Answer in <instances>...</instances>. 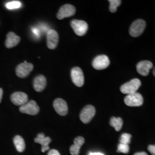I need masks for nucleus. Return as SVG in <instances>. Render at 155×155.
Instances as JSON below:
<instances>
[{"label":"nucleus","instance_id":"12","mask_svg":"<svg viewBox=\"0 0 155 155\" xmlns=\"http://www.w3.org/2000/svg\"><path fill=\"white\" fill-rule=\"evenodd\" d=\"M54 107L56 113L61 116H64L68 113V106L66 102L61 98H57L54 102Z\"/></svg>","mask_w":155,"mask_h":155},{"label":"nucleus","instance_id":"23","mask_svg":"<svg viewBox=\"0 0 155 155\" xmlns=\"http://www.w3.org/2000/svg\"><path fill=\"white\" fill-rule=\"evenodd\" d=\"M131 137H132L131 134L128 133H123L121 136L120 140V143L129 145V144L130 143Z\"/></svg>","mask_w":155,"mask_h":155},{"label":"nucleus","instance_id":"6","mask_svg":"<svg viewBox=\"0 0 155 155\" xmlns=\"http://www.w3.org/2000/svg\"><path fill=\"white\" fill-rule=\"evenodd\" d=\"M95 114V109L93 106H86L80 114V119L84 124H88Z\"/></svg>","mask_w":155,"mask_h":155},{"label":"nucleus","instance_id":"29","mask_svg":"<svg viewBox=\"0 0 155 155\" xmlns=\"http://www.w3.org/2000/svg\"><path fill=\"white\" fill-rule=\"evenodd\" d=\"M134 155H148L146 152H137L134 153Z\"/></svg>","mask_w":155,"mask_h":155},{"label":"nucleus","instance_id":"21","mask_svg":"<svg viewBox=\"0 0 155 155\" xmlns=\"http://www.w3.org/2000/svg\"><path fill=\"white\" fill-rule=\"evenodd\" d=\"M6 7L7 9H10V10H13V9H18L21 7L22 4L21 2L18 1H13L11 2H8V3L6 4Z\"/></svg>","mask_w":155,"mask_h":155},{"label":"nucleus","instance_id":"15","mask_svg":"<svg viewBox=\"0 0 155 155\" xmlns=\"http://www.w3.org/2000/svg\"><path fill=\"white\" fill-rule=\"evenodd\" d=\"M35 142L41 145V152H45L50 150L48 145L51 142V139L49 137H45L43 133H39L35 139Z\"/></svg>","mask_w":155,"mask_h":155},{"label":"nucleus","instance_id":"1","mask_svg":"<svg viewBox=\"0 0 155 155\" xmlns=\"http://www.w3.org/2000/svg\"><path fill=\"white\" fill-rule=\"evenodd\" d=\"M141 85L139 79L135 78L127 83L124 84L120 87V91L123 94H131L136 93Z\"/></svg>","mask_w":155,"mask_h":155},{"label":"nucleus","instance_id":"4","mask_svg":"<svg viewBox=\"0 0 155 155\" xmlns=\"http://www.w3.org/2000/svg\"><path fill=\"white\" fill-rule=\"evenodd\" d=\"M40 109L37 103L33 100L29 101L25 104L21 106L20 107V111L22 113L27 114L29 115L35 116L39 113Z\"/></svg>","mask_w":155,"mask_h":155},{"label":"nucleus","instance_id":"20","mask_svg":"<svg viewBox=\"0 0 155 155\" xmlns=\"http://www.w3.org/2000/svg\"><path fill=\"white\" fill-rule=\"evenodd\" d=\"M110 125L111 127H114L116 131L118 132L122 128L123 120H122V118L120 117L116 118V117H113L111 118Z\"/></svg>","mask_w":155,"mask_h":155},{"label":"nucleus","instance_id":"11","mask_svg":"<svg viewBox=\"0 0 155 155\" xmlns=\"http://www.w3.org/2000/svg\"><path fill=\"white\" fill-rule=\"evenodd\" d=\"M59 42V35L55 30L50 29L47 32V43L48 48L54 50L56 48Z\"/></svg>","mask_w":155,"mask_h":155},{"label":"nucleus","instance_id":"26","mask_svg":"<svg viewBox=\"0 0 155 155\" xmlns=\"http://www.w3.org/2000/svg\"><path fill=\"white\" fill-rule=\"evenodd\" d=\"M47 155H61L58 150H50Z\"/></svg>","mask_w":155,"mask_h":155},{"label":"nucleus","instance_id":"25","mask_svg":"<svg viewBox=\"0 0 155 155\" xmlns=\"http://www.w3.org/2000/svg\"><path fill=\"white\" fill-rule=\"evenodd\" d=\"M148 150L150 151V153H151L153 155H155V146L150 145L148 147Z\"/></svg>","mask_w":155,"mask_h":155},{"label":"nucleus","instance_id":"14","mask_svg":"<svg viewBox=\"0 0 155 155\" xmlns=\"http://www.w3.org/2000/svg\"><path fill=\"white\" fill-rule=\"evenodd\" d=\"M136 67L139 74L146 77L149 74L150 70L153 67V64L150 61H144L139 62Z\"/></svg>","mask_w":155,"mask_h":155},{"label":"nucleus","instance_id":"7","mask_svg":"<svg viewBox=\"0 0 155 155\" xmlns=\"http://www.w3.org/2000/svg\"><path fill=\"white\" fill-rule=\"evenodd\" d=\"M71 75L72 82L77 87H82L84 83V77L82 69L78 67H74L71 70Z\"/></svg>","mask_w":155,"mask_h":155},{"label":"nucleus","instance_id":"31","mask_svg":"<svg viewBox=\"0 0 155 155\" xmlns=\"http://www.w3.org/2000/svg\"><path fill=\"white\" fill-rule=\"evenodd\" d=\"M153 75H155V69H154V70H153Z\"/></svg>","mask_w":155,"mask_h":155},{"label":"nucleus","instance_id":"10","mask_svg":"<svg viewBox=\"0 0 155 155\" xmlns=\"http://www.w3.org/2000/svg\"><path fill=\"white\" fill-rule=\"evenodd\" d=\"M76 9L75 7L70 4H66L62 6L57 14V17L59 20L72 16L75 14Z\"/></svg>","mask_w":155,"mask_h":155},{"label":"nucleus","instance_id":"5","mask_svg":"<svg viewBox=\"0 0 155 155\" xmlns=\"http://www.w3.org/2000/svg\"><path fill=\"white\" fill-rule=\"evenodd\" d=\"M71 25L74 32L78 36H84L88 30V25L87 22L78 20H74L71 22Z\"/></svg>","mask_w":155,"mask_h":155},{"label":"nucleus","instance_id":"28","mask_svg":"<svg viewBox=\"0 0 155 155\" xmlns=\"http://www.w3.org/2000/svg\"><path fill=\"white\" fill-rule=\"evenodd\" d=\"M89 155H104L102 153L100 152H92V153H90Z\"/></svg>","mask_w":155,"mask_h":155},{"label":"nucleus","instance_id":"16","mask_svg":"<svg viewBox=\"0 0 155 155\" xmlns=\"http://www.w3.org/2000/svg\"><path fill=\"white\" fill-rule=\"evenodd\" d=\"M47 84V79L44 75H40L35 78L33 81V87L35 90L40 92L45 90Z\"/></svg>","mask_w":155,"mask_h":155},{"label":"nucleus","instance_id":"30","mask_svg":"<svg viewBox=\"0 0 155 155\" xmlns=\"http://www.w3.org/2000/svg\"><path fill=\"white\" fill-rule=\"evenodd\" d=\"M2 95H3V90L0 88V103L1 102V100L2 98Z\"/></svg>","mask_w":155,"mask_h":155},{"label":"nucleus","instance_id":"19","mask_svg":"<svg viewBox=\"0 0 155 155\" xmlns=\"http://www.w3.org/2000/svg\"><path fill=\"white\" fill-rule=\"evenodd\" d=\"M13 143L16 147L17 150L19 152H22L25 148V143L24 140L21 136L17 135L13 139Z\"/></svg>","mask_w":155,"mask_h":155},{"label":"nucleus","instance_id":"8","mask_svg":"<svg viewBox=\"0 0 155 155\" xmlns=\"http://www.w3.org/2000/svg\"><path fill=\"white\" fill-rule=\"evenodd\" d=\"M33 69V65L32 64L25 61L17 67L16 70L17 75L21 78L27 77Z\"/></svg>","mask_w":155,"mask_h":155},{"label":"nucleus","instance_id":"2","mask_svg":"<svg viewBox=\"0 0 155 155\" xmlns=\"http://www.w3.org/2000/svg\"><path fill=\"white\" fill-rule=\"evenodd\" d=\"M125 104L130 107L140 106L143 104L144 99L141 94L139 93L127 95L124 98Z\"/></svg>","mask_w":155,"mask_h":155},{"label":"nucleus","instance_id":"13","mask_svg":"<svg viewBox=\"0 0 155 155\" xmlns=\"http://www.w3.org/2000/svg\"><path fill=\"white\" fill-rule=\"evenodd\" d=\"M12 102L17 106H22L28 102L27 94L22 92H15L11 95Z\"/></svg>","mask_w":155,"mask_h":155},{"label":"nucleus","instance_id":"9","mask_svg":"<svg viewBox=\"0 0 155 155\" xmlns=\"http://www.w3.org/2000/svg\"><path fill=\"white\" fill-rule=\"evenodd\" d=\"M93 66L95 69L101 70L105 69L110 64L109 58L105 55L97 56L93 61Z\"/></svg>","mask_w":155,"mask_h":155},{"label":"nucleus","instance_id":"18","mask_svg":"<svg viewBox=\"0 0 155 155\" xmlns=\"http://www.w3.org/2000/svg\"><path fill=\"white\" fill-rule=\"evenodd\" d=\"M84 143V139L81 136H78L74 139V144L71 146L70 148V152L71 155H79L80 149Z\"/></svg>","mask_w":155,"mask_h":155},{"label":"nucleus","instance_id":"24","mask_svg":"<svg viewBox=\"0 0 155 155\" xmlns=\"http://www.w3.org/2000/svg\"><path fill=\"white\" fill-rule=\"evenodd\" d=\"M129 152V145L127 144H120L118 145V149H117V152H121L123 153H128Z\"/></svg>","mask_w":155,"mask_h":155},{"label":"nucleus","instance_id":"17","mask_svg":"<svg viewBox=\"0 0 155 155\" xmlns=\"http://www.w3.org/2000/svg\"><path fill=\"white\" fill-rule=\"evenodd\" d=\"M20 38L13 32H9L6 36L5 46L8 48H11L16 46L20 43Z\"/></svg>","mask_w":155,"mask_h":155},{"label":"nucleus","instance_id":"3","mask_svg":"<svg viewBox=\"0 0 155 155\" xmlns=\"http://www.w3.org/2000/svg\"><path fill=\"white\" fill-rule=\"evenodd\" d=\"M145 27L146 22L144 20L141 19L137 20L132 24L129 29V33L132 37H138L143 33Z\"/></svg>","mask_w":155,"mask_h":155},{"label":"nucleus","instance_id":"27","mask_svg":"<svg viewBox=\"0 0 155 155\" xmlns=\"http://www.w3.org/2000/svg\"><path fill=\"white\" fill-rule=\"evenodd\" d=\"M32 32H33V33L35 34V35H36V36H39V32L38 29H35V28H33V30H32Z\"/></svg>","mask_w":155,"mask_h":155},{"label":"nucleus","instance_id":"22","mask_svg":"<svg viewBox=\"0 0 155 155\" xmlns=\"http://www.w3.org/2000/svg\"><path fill=\"white\" fill-rule=\"evenodd\" d=\"M110 7L109 9L111 13H115L117 11V9L121 4V1L120 0H109Z\"/></svg>","mask_w":155,"mask_h":155}]
</instances>
